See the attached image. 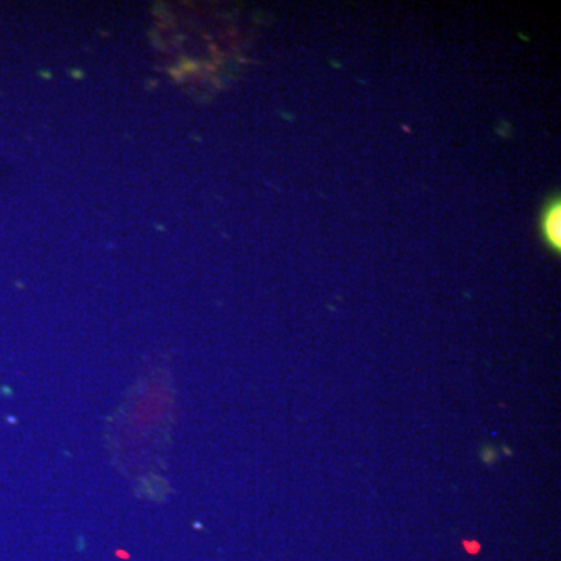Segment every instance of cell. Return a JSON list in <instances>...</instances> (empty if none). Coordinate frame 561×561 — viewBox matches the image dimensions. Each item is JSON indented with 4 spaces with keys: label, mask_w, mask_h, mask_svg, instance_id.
Masks as SVG:
<instances>
[{
    "label": "cell",
    "mask_w": 561,
    "mask_h": 561,
    "mask_svg": "<svg viewBox=\"0 0 561 561\" xmlns=\"http://www.w3.org/2000/svg\"><path fill=\"white\" fill-rule=\"evenodd\" d=\"M560 219V203H557V205H553L552 208L546 213L545 217L546 238H548L549 242H551L553 247H557V249H559L561 242Z\"/></svg>",
    "instance_id": "obj_1"
}]
</instances>
